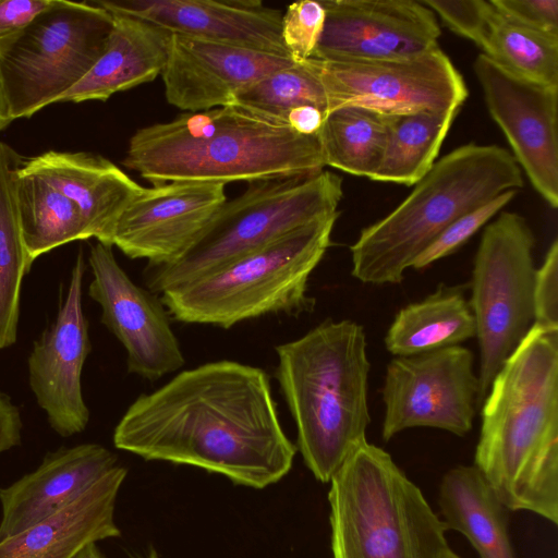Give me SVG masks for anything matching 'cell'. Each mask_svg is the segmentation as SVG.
Returning <instances> with one entry per match:
<instances>
[{
    "label": "cell",
    "mask_w": 558,
    "mask_h": 558,
    "mask_svg": "<svg viewBox=\"0 0 558 558\" xmlns=\"http://www.w3.org/2000/svg\"><path fill=\"white\" fill-rule=\"evenodd\" d=\"M534 246L527 221L513 211H501L482 233L469 301L480 351L478 408L494 377L534 324Z\"/></svg>",
    "instance_id": "obj_10"
},
{
    "label": "cell",
    "mask_w": 558,
    "mask_h": 558,
    "mask_svg": "<svg viewBox=\"0 0 558 558\" xmlns=\"http://www.w3.org/2000/svg\"><path fill=\"white\" fill-rule=\"evenodd\" d=\"M118 464L114 453L98 444L61 448L0 490V541L63 509Z\"/></svg>",
    "instance_id": "obj_20"
},
{
    "label": "cell",
    "mask_w": 558,
    "mask_h": 558,
    "mask_svg": "<svg viewBox=\"0 0 558 558\" xmlns=\"http://www.w3.org/2000/svg\"><path fill=\"white\" fill-rule=\"evenodd\" d=\"M340 213L299 228L184 284L163 291L168 314L186 324L230 328L267 314L310 311L311 274L331 243Z\"/></svg>",
    "instance_id": "obj_7"
},
{
    "label": "cell",
    "mask_w": 558,
    "mask_h": 558,
    "mask_svg": "<svg viewBox=\"0 0 558 558\" xmlns=\"http://www.w3.org/2000/svg\"><path fill=\"white\" fill-rule=\"evenodd\" d=\"M73 558H105L96 543L84 546Z\"/></svg>",
    "instance_id": "obj_41"
},
{
    "label": "cell",
    "mask_w": 558,
    "mask_h": 558,
    "mask_svg": "<svg viewBox=\"0 0 558 558\" xmlns=\"http://www.w3.org/2000/svg\"><path fill=\"white\" fill-rule=\"evenodd\" d=\"M490 3L517 24L558 37V0H490Z\"/></svg>",
    "instance_id": "obj_36"
},
{
    "label": "cell",
    "mask_w": 558,
    "mask_h": 558,
    "mask_svg": "<svg viewBox=\"0 0 558 558\" xmlns=\"http://www.w3.org/2000/svg\"><path fill=\"white\" fill-rule=\"evenodd\" d=\"M53 0H0V44L23 29Z\"/></svg>",
    "instance_id": "obj_37"
},
{
    "label": "cell",
    "mask_w": 558,
    "mask_h": 558,
    "mask_svg": "<svg viewBox=\"0 0 558 558\" xmlns=\"http://www.w3.org/2000/svg\"><path fill=\"white\" fill-rule=\"evenodd\" d=\"M113 15L94 0H53L0 44V78L13 120L58 104L105 50Z\"/></svg>",
    "instance_id": "obj_9"
},
{
    "label": "cell",
    "mask_w": 558,
    "mask_h": 558,
    "mask_svg": "<svg viewBox=\"0 0 558 558\" xmlns=\"http://www.w3.org/2000/svg\"><path fill=\"white\" fill-rule=\"evenodd\" d=\"M325 25L312 58L392 60L438 47L435 13L416 0H323Z\"/></svg>",
    "instance_id": "obj_15"
},
{
    "label": "cell",
    "mask_w": 558,
    "mask_h": 558,
    "mask_svg": "<svg viewBox=\"0 0 558 558\" xmlns=\"http://www.w3.org/2000/svg\"><path fill=\"white\" fill-rule=\"evenodd\" d=\"M292 63L288 57L172 34L161 78L171 106L198 112L234 105L243 90Z\"/></svg>",
    "instance_id": "obj_18"
},
{
    "label": "cell",
    "mask_w": 558,
    "mask_h": 558,
    "mask_svg": "<svg viewBox=\"0 0 558 558\" xmlns=\"http://www.w3.org/2000/svg\"><path fill=\"white\" fill-rule=\"evenodd\" d=\"M234 105L284 123L291 109L304 105L315 106L328 116L327 97L311 58L259 80L238 95Z\"/></svg>",
    "instance_id": "obj_31"
},
{
    "label": "cell",
    "mask_w": 558,
    "mask_h": 558,
    "mask_svg": "<svg viewBox=\"0 0 558 558\" xmlns=\"http://www.w3.org/2000/svg\"><path fill=\"white\" fill-rule=\"evenodd\" d=\"M459 110L383 114L386 144L371 180L415 185L436 162Z\"/></svg>",
    "instance_id": "obj_27"
},
{
    "label": "cell",
    "mask_w": 558,
    "mask_h": 558,
    "mask_svg": "<svg viewBox=\"0 0 558 558\" xmlns=\"http://www.w3.org/2000/svg\"><path fill=\"white\" fill-rule=\"evenodd\" d=\"M13 119L10 116L5 94L0 78V132L3 131Z\"/></svg>",
    "instance_id": "obj_40"
},
{
    "label": "cell",
    "mask_w": 558,
    "mask_h": 558,
    "mask_svg": "<svg viewBox=\"0 0 558 558\" xmlns=\"http://www.w3.org/2000/svg\"><path fill=\"white\" fill-rule=\"evenodd\" d=\"M23 172L40 177L78 207L89 239L109 245L124 209L144 187L109 159L87 151H54L25 159Z\"/></svg>",
    "instance_id": "obj_21"
},
{
    "label": "cell",
    "mask_w": 558,
    "mask_h": 558,
    "mask_svg": "<svg viewBox=\"0 0 558 558\" xmlns=\"http://www.w3.org/2000/svg\"><path fill=\"white\" fill-rule=\"evenodd\" d=\"M25 158L0 142V350L17 339L21 287L32 260L22 236L16 181Z\"/></svg>",
    "instance_id": "obj_26"
},
{
    "label": "cell",
    "mask_w": 558,
    "mask_h": 558,
    "mask_svg": "<svg viewBox=\"0 0 558 558\" xmlns=\"http://www.w3.org/2000/svg\"><path fill=\"white\" fill-rule=\"evenodd\" d=\"M481 49L512 74L558 88V37L517 24L493 7Z\"/></svg>",
    "instance_id": "obj_30"
},
{
    "label": "cell",
    "mask_w": 558,
    "mask_h": 558,
    "mask_svg": "<svg viewBox=\"0 0 558 558\" xmlns=\"http://www.w3.org/2000/svg\"><path fill=\"white\" fill-rule=\"evenodd\" d=\"M128 471L117 464L63 509L0 541V558H73L84 546L121 535L114 521Z\"/></svg>",
    "instance_id": "obj_22"
},
{
    "label": "cell",
    "mask_w": 558,
    "mask_h": 558,
    "mask_svg": "<svg viewBox=\"0 0 558 558\" xmlns=\"http://www.w3.org/2000/svg\"><path fill=\"white\" fill-rule=\"evenodd\" d=\"M478 389L474 354L460 344L393 357L381 389L383 439L414 427L465 436L473 427Z\"/></svg>",
    "instance_id": "obj_12"
},
{
    "label": "cell",
    "mask_w": 558,
    "mask_h": 558,
    "mask_svg": "<svg viewBox=\"0 0 558 558\" xmlns=\"http://www.w3.org/2000/svg\"><path fill=\"white\" fill-rule=\"evenodd\" d=\"M475 336V319L463 290L439 286L397 313L384 342L391 354L410 356L459 345Z\"/></svg>",
    "instance_id": "obj_25"
},
{
    "label": "cell",
    "mask_w": 558,
    "mask_h": 558,
    "mask_svg": "<svg viewBox=\"0 0 558 558\" xmlns=\"http://www.w3.org/2000/svg\"><path fill=\"white\" fill-rule=\"evenodd\" d=\"M328 102V114L356 107L380 114L460 109L468 97L462 75L438 47L392 60L311 58Z\"/></svg>",
    "instance_id": "obj_11"
},
{
    "label": "cell",
    "mask_w": 558,
    "mask_h": 558,
    "mask_svg": "<svg viewBox=\"0 0 558 558\" xmlns=\"http://www.w3.org/2000/svg\"><path fill=\"white\" fill-rule=\"evenodd\" d=\"M85 270L80 252L56 320L34 343L27 361L29 386L36 401L46 412L51 428L63 437L82 433L89 421L81 384L90 351L88 323L82 307Z\"/></svg>",
    "instance_id": "obj_17"
},
{
    "label": "cell",
    "mask_w": 558,
    "mask_h": 558,
    "mask_svg": "<svg viewBox=\"0 0 558 558\" xmlns=\"http://www.w3.org/2000/svg\"><path fill=\"white\" fill-rule=\"evenodd\" d=\"M276 377L296 426V450L315 478L329 483L371 423L363 326L325 320L276 347Z\"/></svg>",
    "instance_id": "obj_4"
},
{
    "label": "cell",
    "mask_w": 558,
    "mask_h": 558,
    "mask_svg": "<svg viewBox=\"0 0 558 558\" xmlns=\"http://www.w3.org/2000/svg\"><path fill=\"white\" fill-rule=\"evenodd\" d=\"M16 203L22 236L32 263L60 245L89 239L75 203L38 175L20 171Z\"/></svg>",
    "instance_id": "obj_28"
},
{
    "label": "cell",
    "mask_w": 558,
    "mask_h": 558,
    "mask_svg": "<svg viewBox=\"0 0 558 558\" xmlns=\"http://www.w3.org/2000/svg\"><path fill=\"white\" fill-rule=\"evenodd\" d=\"M445 25L482 48L493 5L486 0H423Z\"/></svg>",
    "instance_id": "obj_34"
},
{
    "label": "cell",
    "mask_w": 558,
    "mask_h": 558,
    "mask_svg": "<svg viewBox=\"0 0 558 558\" xmlns=\"http://www.w3.org/2000/svg\"><path fill=\"white\" fill-rule=\"evenodd\" d=\"M524 185L511 153L469 143L437 160L387 216L351 245L352 276L368 284H398L414 259L452 221L499 194Z\"/></svg>",
    "instance_id": "obj_5"
},
{
    "label": "cell",
    "mask_w": 558,
    "mask_h": 558,
    "mask_svg": "<svg viewBox=\"0 0 558 558\" xmlns=\"http://www.w3.org/2000/svg\"><path fill=\"white\" fill-rule=\"evenodd\" d=\"M384 116L356 107L331 111L318 134L325 166L372 178L386 144Z\"/></svg>",
    "instance_id": "obj_29"
},
{
    "label": "cell",
    "mask_w": 558,
    "mask_h": 558,
    "mask_svg": "<svg viewBox=\"0 0 558 558\" xmlns=\"http://www.w3.org/2000/svg\"><path fill=\"white\" fill-rule=\"evenodd\" d=\"M517 193L518 191L515 190L506 191L457 218L414 259L411 267L416 270L424 269L433 263L454 253L500 209L510 203Z\"/></svg>",
    "instance_id": "obj_32"
},
{
    "label": "cell",
    "mask_w": 558,
    "mask_h": 558,
    "mask_svg": "<svg viewBox=\"0 0 558 558\" xmlns=\"http://www.w3.org/2000/svg\"><path fill=\"white\" fill-rule=\"evenodd\" d=\"M114 447L145 460L201 468L263 489L291 470L268 374L221 360L180 372L138 396L113 432Z\"/></svg>",
    "instance_id": "obj_1"
},
{
    "label": "cell",
    "mask_w": 558,
    "mask_h": 558,
    "mask_svg": "<svg viewBox=\"0 0 558 558\" xmlns=\"http://www.w3.org/2000/svg\"><path fill=\"white\" fill-rule=\"evenodd\" d=\"M22 420L10 397L0 391V453L21 444Z\"/></svg>",
    "instance_id": "obj_38"
},
{
    "label": "cell",
    "mask_w": 558,
    "mask_h": 558,
    "mask_svg": "<svg viewBox=\"0 0 558 558\" xmlns=\"http://www.w3.org/2000/svg\"><path fill=\"white\" fill-rule=\"evenodd\" d=\"M145 558H159L157 551L151 548Z\"/></svg>",
    "instance_id": "obj_43"
},
{
    "label": "cell",
    "mask_w": 558,
    "mask_h": 558,
    "mask_svg": "<svg viewBox=\"0 0 558 558\" xmlns=\"http://www.w3.org/2000/svg\"><path fill=\"white\" fill-rule=\"evenodd\" d=\"M226 201V184L216 182L144 187L119 217L109 245L147 264L170 262L196 241Z\"/></svg>",
    "instance_id": "obj_16"
},
{
    "label": "cell",
    "mask_w": 558,
    "mask_h": 558,
    "mask_svg": "<svg viewBox=\"0 0 558 558\" xmlns=\"http://www.w3.org/2000/svg\"><path fill=\"white\" fill-rule=\"evenodd\" d=\"M474 466L510 511L558 523V328L533 324L481 404Z\"/></svg>",
    "instance_id": "obj_2"
},
{
    "label": "cell",
    "mask_w": 558,
    "mask_h": 558,
    "mask_svg": "<svg viewBox=\"0 0 558 558\" xmlns=\"http://www.w3.org/2000/svg\"><path fill=\"white\" fill-rule=\"evenodd\" d=\"M342 178L327 170L311 175L255 181L226 201L196 241L177 258L146 264L153 293L184 284L291 231L338 213Z\"/></svg>",
    "instance_id": "obj_8"
},
{
    "label": "cell",
    "mask_w": 558,
    "mask_h": 558,
    "mask_svg": "<svg viewBox=\"0 0 558 558\" xmlns=\"http://www.w3.org/2000/svg\"><path fill=\"white\" fill-rule=\"evenodd\" d=\"M440 558H461L460 556H458L452 549L448 548L446 549L442 555L440 556Z\"/></svg>",
    "instance_id": "obj_42"
},
{
    "label": "cell",
    "mask_w": 558,
    "mask_h": 558,
    "mask_svg": "<svg viewBox=\"0 0 558 558\" xmlns=\"http://www.w3.org/2000/svg\"><path fill=\"white\" fill-rule=\"evenodd\" d=\"M111 14L130 15L172 34L289 57L281 10L259 0H94Z\"/></svg>",
    "instance_id": "obj_19"
},
{
    "label": "cell",
    "mask_w": 558,
    "mask_h": 558,
    "mask_svg": "<svg viewBox=\"0 0 558 558\" xmlns=\"http://www.w3.org/2000/svg\"><path fill=\"white\" fill-rule=\"evenodd\" d=\"M487 110L534 190L558 207V88L522 78L480 53L473 64Z\"/></svg>",
    "instance_id": "obj_13"
},
{
    "label": "cell",
    "mask_w": 558,
    "mask_h": 558,
    "mask_svg": "<svg viewBox=\"0 0 558 558\" xmlns=\"http://www.w3.org/2000/svg\"><path fill=\"white\" fill-rule=\"evenodd\" d=\"M326 118L327 114L322 109L304 105L291 109L286 117V122L301 135L317 136Z\"/></svg>",
    "instance_id": "obj_39"
},
{
    "label": "cell",
    "mask_w": 558,
    "mask_h": 558,
    "mask_svg": "<svg viewBox=\"0 0 558 558\" xmlns=\"http://www.w3.org/2000/svg\"><path fill=\"white\" fill-rule=\"evenodd\" d=\"M122 165L153 185L251 183L311 175L325 167L318 135H301L239 105L185 112L136 130Z\"/></svg>",
    "instance_id": "obj_3"
},
{
    "label": "cell",
    "mask_w": 558,
    "mask_h": 558,
    "mask_svg": "<svg viewBox=\"0 0 558 558\" xmlns=\"http://www.w3.org/2000/svg\"><path fill=\"white\" fill-rule=\"evenodd\" d=\"M106 47L89 72L58 102L106 101L161 75L168 59L169 31L130 15L112 14Z\"/></svg>",
    "instance_id": "obj_23"
},
{
    "label": "cell",
    "mask_w": 558,
    "mask_h": 558,
    "mask_svg": "<svg viewBox=\"0 0 558 558\" xmlns=\"http://www.w3.org/2000/svg\"><path fill=\"white\" fill-rule=\"evenodd\" d=\"M88 264V295L101 307V323L125 349L128 372L155 381L180 369L185 360L160 298L129 277L111 245L94 244Z\"/></svg>",
    "instance_id": "obj_14"
},
{
    "label": "cell",
    "mask_w": 558,
    "mask_h": 558,
    "mask_svg": "<svg viewBox=\"0 0 558 558\" xmlns=\"http://www.w3.org/2000/svg\"><path fill=\"white\" fill-rule=\"evenodd\" d=\"M326 12L322 1L304 0L291 3L282 14L281 37L293 62L314 56L320 39Z\"/></svg>",
    "instance_id": "obj_33"
},
{
    "label": "cell",
    "mask_w": 558,
    "mask_h": 558,
    "mask_svg": "<svg viewBox=\"0 0 558 558\" xmlns=\"http://www.w3.org/2000/svg\"><path fill=\"white\" fill-rule=\"evenodd\" d=\"M332 558H440L442 520L384 449L355 447L330 480Z\"/></svg>",
    "instance_id": "obj_6"
},
{
    "label": "cell",
    "mask_w": 558,
    "mask_h": 558,
    "mask_svg": "<svg viewBox=\"0 0 558 558\" xmlns=\"http://www.w3.org/2000/svg\"><path fill=\"white\" fill-rule=\"evenodd\" d=\"M534 323L558 328V241L547 250L534 278Z\"/></svg>",
    "instance_id": "obj_35"
},
{
    "label": "cell",
    "mask_w": 558,
    "mask_h": 558,
    "mask_svg": "<svg viewBox=\"0 0 558 558\" xmlns=\"http://www.w3.org/2000/svg\"><path fill=\"white\" fill-rule=\"evenodd\" d=\"M438 502L447 531L464 535L480 558H515L508 509L474 465H457L445 473Z\"/></svg>",
    "instance_id": "obj_24"
}]
</instances>
